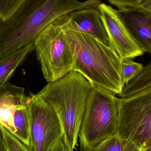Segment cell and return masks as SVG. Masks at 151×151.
I'll return each instance as SVG.
<instances>
[{"instance_id":"1","label":"cell","mask_w":151,"mask_h":151,"mask_svg":"<svg viewBox=\"0 0 151 151\" xmlns=\"http://www.w3.org/2000/svg\"><path fill=\"white\" fill-rule=\"evenodd\" d=\"M100 0H26L9 19L0 21V55L6 57L34 43L48 26L71 12L97 8Z\"/></svg>"},{"instance_id":"2","label":"cell","mask_w":151,"mask_h":151,"mask_svg":"<svg viewBox=\"0 0 151 151\" xmlns=\"http://www.w3.org/2000/svg\"><path fill=\"white\" fill-rule=\"evenodd\" d=\"M73 50V71L81 73L92 86L121 94L124 85L121 59L108 45L81 32L65 30Z\"/></svg>"},{"instance_id":"3","label":"cell","mask_w":151,"mask_h":151,"mask_svg":"<svg viewBox=\"0 0 151 151\" xmlns=\"http://www.w3.org/2000/svg\"><path fill=\"white\" fill-rule=\"evenodd\" d=\"M91 83L81 73L72 71L54 82H50L37 95L57 115L63 137L71 151L77 145Z\"/></svg>"},{"instance_id":"4","label":"cell","mask_w":151,"mask_h":151,"mask_svg":"<svg viewBox=\"0 0 151 151\" xmlns=\"http://www.w3.org/2000/svg\"><path fill=\"white\" fill-rule=\"evenodd\" d=\"M119 98L109 91L92 86L79 137L82 151H91L118 133Z\"/></svg>"},{"instance_id":"5","label":"cell","mask_w":151,"mask_h":151,"mask_svg":"<svg viewBox=\"0 0 151 151\" xmlns=\"http://www.w3.org/2000/svg\"><path fill=\"white\" fill-rule=\"evenodd\" d=\"M42 74L54 82L73 70V50L64 29L56 22L48 26L34 42Z\"/></svg>"},{"instance_id":"6","label":"cell","mask_w":151,"mask_h":151,"mask_svg":"<svg viewBox=\"0 0 151 151\" xmlns=\"http://www.w3.org/2000/svg\"><path fill=\"white\" fill-rule=\"evenodd\" d=\"M117 135L144 150L151 146V87L128 97L119 98Z\"/></svg>"},{"instance_id":"7","label":"cell","mask_w":151,"mask_h":151,"mask_svg":"<svg viewBox=\"0 0 151 151\" xmlns=\"http://www.w3.org/2000/svg\"><path fill=\"white\" fill-rule=\"evenodd\" d=\"M30 142L33 151H50L63 137L59 119L53 108L37 94L28 96Z\"/></svg>"},{"instance_id":"8","label":"cell","mask_w":151,"mask_h":151,"mask_svg":"<svg viewBox=\"0 0 151 151\" xmlns=\"http://www.w3.org/2000/svg\"><path fill=\"white\" fill-rule=\"evenodd\" d=\"M105 27L109 46L122 59H134L144 53L130 35L117 9L101 3L97 7Z\"/></svg>"},{"instance_id":"9","label":"cell","mask_w":151,"mask_h":151,"mask_svg":"<svg viewBox=\"0 0 151 151\" xmlns=\"http://www.w3.org/2000/svg\"><path fill=\"white\" fill-rule=\"evenodd\" d=\"M65 30L87 34L109 46L108 35L97 8L77 10L67 13L54 21Z\"/></svg>"},{"instance_id":"10","label":"cell","mask_w":151,"mask_h":151,"mask_svg":"<svg viewBox=\"0 0 151 151\" xmlns=\"http://www.w3.org/2000/svg\"><path fill=\"white\" fill-rule=\"evenodd\" d=\"M123 23L143 53L151 55V11L142 5L117 9Z\"/></svg>"},{"instance_id":"11","label":"cell","mask_w":151,"mask_h":151,"mask_svg":"<svg viewBox=\"0 0 151 151\" xmlns=\"http://www.w3.org/2000/svg\"><path fill=\"white\" fill-rule=\"evenodd\" d=\"M24 88L9 82L0 85V128H4L14 135V117L17 106L27 96Z\"/></svg>"},{"instance_id":"12","label":"cell","mask_w":151,"mask_h":151,"mask_svg":"<svg viewBox=\"0 0 151 151\" xmlns=\"http://www.w3.org/2000/svg\"><path fill=\"white\" fill-rule=\"evenodd\" d=\"M34 49V43L30 44L0 61V85L9 82L17 68Z\"/></svg>"},{"instance_id":"13","label":"cell","mask_w":151,"mask_h":151,"mask_svg":"<svg viewBox=\"0 0 151 151\" xmlns=\"http://www.w3.org/2000/svg\"><path fill=\"white\" fill-rule=\"evenodd\" d=\"M17 106L14 117V126L15 133L14 136L31 147L30 142V114L27 100Z\"/></svg>"},{"instance_id":"14","label":"cell","mask_w":151,"mask_h":151,"mask_svg":"<svg viewBox=\"0 0 151 151\" xmlns=\"http://www.w3.org/2000/svg\"><path fill=\"white\" fill-rule=\"evenodd\" d=\"M151 87V62L144 67L140 74L124 86L119 98L128 97Z\"/></svg>"},{"instance_id":"15","label":"cell","mask_w":151,"mask_h":151,"mask_svg":"<svg viewBox=\"0 0 151 151\" xmlns=\"http://www.w3.org/2000/svg\"><path fill=\"white\" fill-rule=\"evenodd\" d=\"M91 151H143L136 145L116 134L108 138Z\"/></svg>"},{"instance_id":"16","label":"cell","mask_w":151,"mask_h":151,"mask_svg":"<svg viewBox=\"0 0 151 151\" xmlns=\"http://www.w3.org/2000/svg\"><path fill=\"white\" fill-rule=\"evenodd\" d=\"M133 59L125 58L121 60L122 76L124 85L139 75L143 69L142 64L134 62Z\"/></svg>"},{"instance_id":"17","label":"cell","mask_w":151,"mask_h":151,"mask_svg":"<svg viewBox=\"0 0 151 151\" xmlns=\"http://www.w3.org/2000/svg\"><path fill=\"white\" fill-rule=\"evenodd\" d=\"M4 145L6 151H33L7 130L0 128Z\"/></svg>"},{"instance_id":"18","label":"cell","mask_w":151,"mask_h":151,"mask_svg":"<svg viewBox=\"0 0 151 151\" xmlns=\"http://www.w3.org/2000/svg\"><path fill=\"white\" fill-rule=\"evenodd\" d=\"M26 0H0V21L12 17Z\"/></svg>"},{"instance_id":"19","label":"cell","mask_w":151,"mask_h":151,"mask_svg":"<svg viewBox=\"0 0 151 151\" xmlns=\"http://www.w3.org/2000/svg\"><path fill=\"white\" fill-rule=\"evenodd\" d=\"M143 0H108L109 3L118 8V9L124 8H134L142 4Z\"/></svg>"},{"instance_id":"20","label":"cell","mask_w":151,"mask_h":151,"mask_svg":"<svg viewBox=\"0 0 151 151\" xmlns=\"http://www.w3.org/2000/svg\"><path fill=\"white\" fill-rule=\"evenodd\" d=\"M50 151H72L68 146L65 140L63 137L55 145Z\"/></svg>"},{"instance_id":"21","label":"cell","mask_w":151,"mask_h":151,"mask_svg":"<svg viewBox=\"0 0 151 151\" xmlns=\"http://www.w3.org/2000/svg\"><path fill=\"white\" fill-rule=\"evenodd\" d=\"M141 5L151 11V0H143Z\"/></svg>"},{"instance_id":"22","label":"cell","mask_w":151,"mask_h":151,"mask_svg":"<svg viewBox=\"0 0 151 151\" xmlns=\"http://www.w3.org/2000/svg\"><path fill=\"white\" fill-rule=\"evenodd\" d=\"M0 151H6L4 145L2 136L0 130Z\"/></svg>"},{"instance_id":"23","label":"cell","mask_w":151,"mask_h":151,"mask_svg":"<svg viewBox=\"0 0 151 151\" xmlns=\"http://www.w3.org/2000/svg\"><path fill=\"white\" fill-rule=\"evenodd\" d=\"M143 151H151V146L149 147V148L145 149V150H144Z\"/></svg>"}]
</instances>
